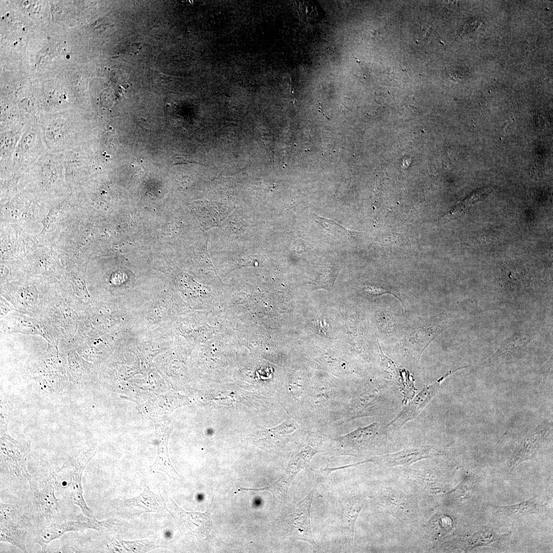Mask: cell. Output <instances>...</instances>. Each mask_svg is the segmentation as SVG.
<instances>
[{"label": "cell", "instance_id": "6da1fadb", "mask_svg": "<svg viewBox=\"0 0 553 553\" xmlns=\"http://www.w3.org/2000/svg\"><path fill=\"white\" fill-rule=\"evenodd\" d=\"M35 318L48 328L58 345L73 342L79 325L78 313L68 304L61 292H41Z\"/></svg>", "mask_w": 553, "mask_h": 553}, {"label": "cell", "instance_id": "7a4b0ae2", "mask_svg": "<svg viewBox=\"0 0 553 553\" xmlns=\"http://www.w3.org/2000/svg\"><path fill=\"white\" fill-rule=\"evenodd\" d=\"M375 497L379 505L398 520L414 525L423 522V517L416 502L403 492L385 487Z\"/></svg>", "mask_w": 553, "mask_h": 553}, {"label": "cell", "instance_id": "3957f363", "mask_svg": "<svg viewBox=\"0 0 553 553\" xmlns=\"http://www.w3.org/2000/svg\"><path fill=\"white\" fill-rule=\"evenodd\" d=\"M467 367H463L451 371L436 381L424 386L414 398L408 403L398 414L388 424L387 428L397 430L407 422L414 419L436 394L441 382L445 377L459 369Z\"/></svg>", "mask_w": 553, "mask_h": 553}, {"label": "cell", "instance_id": "277c9868", "mask_svg": "<svg viewBox=\"0 0 553 553\" xmlns=\"http://www.w3.org/2000/svg\"><path fill=\"white\" fill-rule=\"evenodd\" d=\"M1 321V327L6 333L39 335L47 341L48 345L57 346L47 326L34 317L18 312L6 316Z\"/></svg>", "mask_w": 553, "mask_h": 553}, {"label": "cell", "instance_id": "5b68a950", "mask_svg": "<svg viewBox=\"0 0 553 553\" xmlns=\"http://www.w3.org/2000/svg\"><path fill=\"white\" fill-rule=\"evenodd\" d=\"M109 520L98 521L94 518L85 520H67L50 523L44 528L39 536V543L45 550V545L61 537L68 531H79L86 529L101 530L110 525Z\"/></svg>", "mask_w": 553, "mask_h": 553}, {"label": "cell", "instance_id": "8992f818", "mask_svg": "<svg viewBox=\"0 0 553 553\" xmlns=\"http://www.w3.org/2000/svg\"><path fill=\"white\" fill-rule=\"evenodd\" d=\"M439 454L440 452L432 446L421 445L386 454L370 459L369 461L385 467H392L410 465L422 459L433 457Z\"/></svg>", "mask_w": 553, "mask_h": 553}, {"label": "cell", "instance_id": "52a82bcc", "mask_svg": "<svg viewBox=\"0 0 553 553\" xmlns=\"http://www.w3.org/2000/svg\"><path fill=\"white\" fill-rule=\"evenodd\" d=\"M548 429L538 426L522 434L518 438L515 449L508 461L512 470L523 461L534 457L541 446Z\"/></svg>", "mask_w": 553, "mask_h": 553}, {"label": "cell", "instance_id": "ba28073f", "mask_svg": "<svg viewBox=\"0 0 553 553\" xmlns=\"http://www.w3.org/2000/svg\"><path fill=\"white\" fill-rule=\"evenodd\" d=\"M2 292L1 296L9 301L16 311L35 317L39 307L40 293L35 286L24 285Z\"/></svg>", "mask_w": 553, "mask_h": 553}, {"label": "cell", "instance_id": "9c48e42d", "mask_svg": "<svg viewBox=\"0 0 553 553\" xmlns=\"http://www.w3.org/2000/svg\"><path fill=\"white\" fill-rule=\"evenodd\" d=\"M27 447L10 438L1 441V462L15 475L23 476L31 485V476L26 468Z\"/></svg>", "mask_w": 553, "mask_h": 553}, {"label": "cell", "instance_id": "30bf717a", "mask_svg": "<svg viewBox=\"0 0 553 553\" xmlns=\"http://www.w3.org/2000/svg\"><path fill=\"white\" fill-rule=\"evenodd\" d=\"M93 448L86 452L77 461L70 479L71 498L73 503L78 505L82 513L87 517L94 518L92 512L88 506L83 496L82 476L87 465L96 453Z\"/></svg>", "mask_w": 553, "mask_h": 553}, {"label": "cell", "instance_id": "8fae6325", "mask_svg": "<svg viewBox=\"0 0 553 553\" xmlns=\"http://www.w3.org/2000/svg\"><path fill=\"white\" fill-rule=\"evenodd\" d=\"M313 493V491H311L293 508L291 523L299 539L307 541L315 547L316 543L312 536L310 521V508Z\"/></svg>", "mask_w": 553, "mask_h": 553}, {"label": "cell", "instance_id": "7c38bea8", "mask_svg": "<svg viewBox=\"0 0 553 553\" xmlns=\"http://www.w3.org/2000/svg\"><path fill=\"white\" fill-rule=\"evenodd\" d=\"M38 484L39 503L47 521L50 522L58 507V500L55 495L57 485L56 473L49 472L39 480Z\"/></svg>", "mask_w": 553, "mask_h": 553}, {"label": "cell", "instance_id": "4fadbf2b", "mask_svg": "<svg viewBox=\"0 0 553 553\" xmlns=\"http://www.w3.org/2000/svg\"><path fill=\"white\" fill-rule=\"evenodd\" d=\"M125 505L129 508L136 509L137 513H165L167 509L165 501L160 494L154 493L147 485L139 495L125 500Z\"/></svg>", "mask_w": 553, "mask_h": 553}, {"label": "cell", "instance_id": "5bb4252c", "mask_svg": "<svg viewBox=\"0 0 553 553\" xmlns=\"http://www.w3.org/2000/svg\"><path fill=\"white\" fill-rule=\"evenodd\" d=\"M156 426L158 452L156 459L150 468L153 471L164 472L173 479H179L180 476L173 467L168 456L167 442L170 429L165 425Z\"/></svg>", "mask_w": 553, "mask_h": 553}, {"label": "cell", "instance_id": "9a60e30c", "mask_svg": "<svg viewBox=\"0 0 553 553\" xmlns=\"http://www.w3.org/2000/svg\"><path fill=\"white\" fill-rule=\"evenodd\" d=\"M380 431L378 422L358 428L339 438V441L354 449L365 448L378 441Z\"/></svg>", "mask_w": 553, "mask_h": 553}, {"label": "cell", "instance_id": "2e32d148", "mask_svg": "<svg viewBox=\"0 0 553 553\" xmlns=\"http://www.w3.org/2000/svg\"><path fill=\"white\" fill-rule=\"evenodd\" d=\"M168 503L178 522L182 521L183 525L199 536L204 533L209 524V514L207 513L186 512L178 507L171 498Z\"/></svg>", "mask_w": 553, "mask_h": 553}, {"label": "cell", "instance_id": "e0dca14e", "mask_svg": "<svg viewBox=\"0 0 553 553\" xmlns=\"http://www.w3.org/2000/svg\"><path fill=\"white\" fill-rule=\"evenodd\" d=\"M27 531L18 522L8 518L1 520L0 541L14 545L24 552H27L26 546Z\"/></svg>", "mask_w": 553, "mask_h": 553}, {"label": "cell", "instance_id": "ac0fdd59", "mask_svg": "<svg viewBox=\"0 0 553 553\" xmlns=\"http://www.w3.org/2000/svg\"><path fill=\"white\" fill-rule=\"evenodd\" d=\"M316 453L310 446L304 445L292 455L284 478L286 488L296 475L309 464Z\"/></svg>", "mask_w": 553, "mask_h": 553}, {"label": "cell", "instance_id": "d6986e66", "mask_svg": "<svg viewBox=\"0 0 553 553\" xmlns=\"http://www.w3.org/2000/svg\"><path fill=\"white\" fill-rule=\"evenodd\" d=\"M405 474L421 488L431 493H436L441 489L440 485L441 479L436 471L407 468L405 470Z\"/></svg>", "mask_w": 553, "mask_h": 553}, {"label": "cell", "instance_id": "ffe728a7", "mask_svg": "<svg viewBox=\"0 0 553 553\" xmlns=\"http://www.w3.org/2000/svg\"><path fill=\"white\" fill-rule=\"evenodd\" d=\"M492 506L497 513L502 516L519 517L539 512L542 505L536 497H533L517 504L501 506L493 505Z\"/></svg>", "mask_w": 553, "mask_h": 553}, {"label": "cell", "instance_id": "44dd1931", "mask_svg": "<svg viewBox=\"0 0 553 553\" xmlns=\"http://www.w3.org/2000/svg\"><path fill=\"white\" fill-rule=\"evenodd\" d=\"M159 547L158 543L153 540L145 539L134 541H111L108 544L111 552H143Z\"/></svg>", "mask_w": 553, "mask_h": 553}, {"label": "cell", "instance_id": "7402d4cb", "mask_svg": "<svg viewBox=\"0 0 553 553\" xmlns=\"http://www.w3.org/2000/svg\"><path fill=\"white\" fill-rule=\"evenodd\" d=\"M363 504V498L354 497L346 501L344 505L343 519L345 529L351 540H353L355 523Z\"/></svg>", "mask_w": 553, "mask_h": 553}, {"label": "cell", "instance_id": "603a6c76", "mask_svg": "<svg viewBox=\"0 0 553 553\" xmlns=\"http://www.w3.org/2000/svg\"><path fill=\"white\" fill-rule=\"evenodd\" d=\"M297 11L300 17L308 22H315L323 17L324 12L316 2H295Z\"/></svg>", "mask_w": 553, "mask_h": 553}, {"label": "cell", "instance_id": "cb8c5ba5", "mask_svg": "<svg viewBox=\"0 0 553 553\" xmlns=\"http://www.w3.org/2000/svg\"><path fill=\"white\" fill-rule=\"evenodd\" d=\"M486 193V189L478 190L474 193L472 196L457 205L452 210L446 214L440 220V222H445L451 219L456 218L461 215L469 208L471 204L478 200L481 196Z\"/></svg>", "mask_w": 553, "mask_h": 553}, {"label": "cell", "instance_id": "d4e9b609", "mask_svg": "<svg viewBox=\"0 0 553 553\" xmlns=\"http://www.w3.org/2000/svg\"><path fill=\"white\" fill-rule=\"evenodd\" d=\"M337 273V270H333L332 268L328 269L327 271L320 272L313 281L316 288H324L331 290Z\"/></svg>", "mask_w": 553, "mask_h": 553}, {"label": "cell", "instance_id": "484cf974", "mask_svg": "<svg viewBox=\"0 0 553 553\" xmlns=\"http://www.w3.org/2000/svg\"><path fill=\"white\" fill-rule=\"evenodd\" d=\"M1 319L5 317L8 313L15 309L13 305L5 297H1Z\"/></svg>", "mask_w": 553, "mask_h": 553}, {"label": "cell", "instance_id": "4316f807", "mask_svg": "<svg viewBox=\"0 0 553 553\" xmlns=\"http://www.w3.org/2000/svg\"><path fill=\"white\" fill-rule=\"evenodd\" d=\"M365 290L368 293H371V294H374V295L381 294L386 293H391V294H393V295H394L398 299V300H399V297H398V296L396 295V293L392 292V291H391L389 289H388L387 288H384L382 287H375V286L370 287V286H369V287H366L365 288Z\"/></svg>", "mask_w": 553, "mask_h": 553}, {"label": "cell", "instance_id": "83f0119b", "mask_svg": "<svg viewBox=\"0 0 553 553\" xmlns=\"http://www.w3.org/2000/svg\"><path fill=\"white\" fill-rule=\"evenodd\" d=\"M60 552H75L76 549L72 547H63L60 549Z\"/></svg>", "mask_w": 553, "mask_h": 553}]
</instances>
